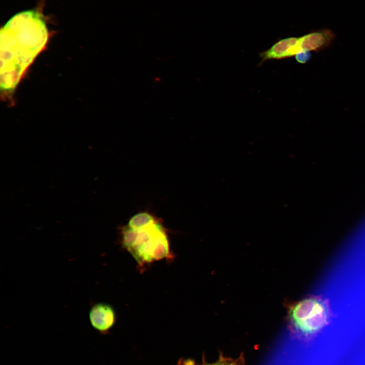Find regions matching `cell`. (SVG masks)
<instances>
[{
	"label": "cell",
	"instance_id": "obj_2",
	"mask_svg": "<svg viewBox=\"0 0 365 365\" xmlns=\"http://www.w3.org/2000/svg\"><path fill=\"white\" fill-rule=\"evenodd\" d=\"M332 315L329 301L321 295H309L288 304L287 316L291 329L304 336H312L320 331Z\"/></svg>",
	"mask_w": 365,
	"mask_h": 365
},
{
	"label": "cell",
	"instance_id": "obj_1",
	"mask_svg": "<svg viewBox=\"0 0 365 365\" xmlns=\"http://www.w3.org/2000/svg\"><path fill=\"white\" fill-rule=\"evenodd\" d=\"M48 39L46 24L35 11L19 13L7 22L0 33L2 90L15 88Z\"/></svg>",
	"mask_w": 365,
	"mask_h": 365
},
{
	"label": "cell",
	"instance_id": "obj_7",
	"mask_svg": "<svg viewBox=\"0 0 365 365\" xmlns=\"http://www.w3.org/2000/svg\"><path fill=\"white\" fill-rule=\"evenodd\" d=\"M154 217L146 212H141L135 214L130 220L128 225L134 229H140L154 222Z\"/></svg>",
	"mask_w": 365,
	"mask_h": 365
},
{
	"label": "cell",
	"instance_id": "obj_4",
	"mask_svg": "<svg viewBox=\"0 0 365 365\" xmlns=\"http://www.w3.org/2000/svg\"><path fill=\"white\" fill-rule=\"evenodd\" d=\"M91 325L101 334H106L113 326L116 321L114 308L104 303L94 304L89 311Z\"/></svg>",
	"mask_w": 365,
	"mask_h": 365
},
{
	"label": "cell",
	"instance_id": "obj_9",
	"mask_svg": "<svg viewBox=\"0 0 365 365\" xmlns=\"http://www.w3.org/2000/svg\"><path fill=\"white\" fill-rule=\"evenodd\" d=\"M212 365H231V364H212Z\"/></svg>",
	"mask_w": 365,
	"mask_h": 365
},
{
	"label": "cell",
	"instance_id": "obj_6",
	"mask_svg": "<svg viewBox=\"0 0 365 365\" xmlns=\"http://www.w3.org/2000/svg\"><path fill=\"white\" fill-rule=\"evenodd\" d=\"M298 39V38L290 37L278 41L270 49L260 54L262 61L288 57L289 51L296 43Z\"/></svg>",
	"mask_w": 365,
	"mask_h": 365
},
{
	"label": "cell",
	"instance_id": "obj_5",
	"mask_svg": "<svg viewBox=\"0 0 365 365\" xmlns=\"http://www.w3.org/2000/svg\"><path fill=\"white\" fill-rule=\"evenodd\" d=\"M335 36L329 29H322L298 38L296 44L298 53L303 51H318L327 47Z\"/></svg>",
	"mask_w": 365,
	"mask_h": 365
},
{
	"label": "cell",
	"instance_id": "obj_3",
	"mask_svg": "<svg viewBox=\"0 0 365 365\" xmlns=\"http://www.w3.org/2000/svg\"><path fill=\"white\" fill-rule=\"evenodd\" d=\"M139 264L166 258L170 255L166 232L161 225L153 235L129 251Z\"/></svg>",
	"mask_w": 365,
	"mask_h": 365
},
{
	"label": "cell",
	"instance_id": "obj_8",
	"mask_svg": "<svg viewBox=\"0 0 365 365\" xmlns=\"http://www.w3.org/2000/svg\"><path fill=\"white\" fill-rule=\"evenodd\" d=\"M311 56V54L309 51H303L296 55V59L301 63H305L309 60Z\"/></svg>",
	"mask_w": 365,
	"mask_h": 365
}]
</instances>
